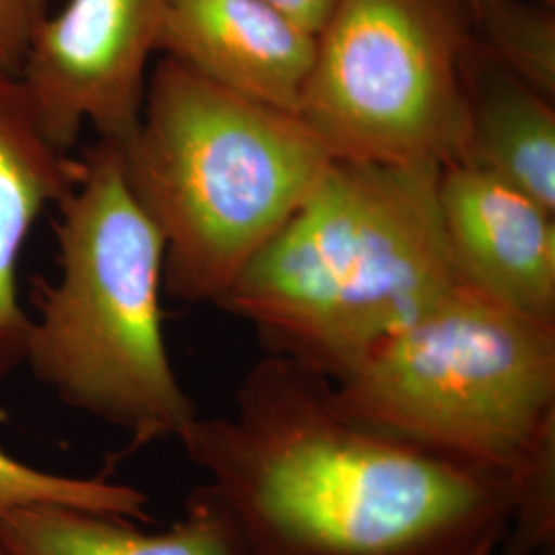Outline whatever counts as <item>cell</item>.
<instances>
[{
	"mask_svg": "<svg viewBox=\"0 0 555 555\" xmlns=\"http://www.w3.org/2000/svg\"><path fill=\"white\" fill-rule=\"evenodd\" d=\"M360 424L518 486L555 455V323L456 284L334 383Z\"/></svg>",
	"mask_w": 555,
	"mask_h": 555,
	"instance_id": "5b68a950",
	"label": "cell"
},
{
	"mask_svg": "<svg viewBox=\"0 0 555 555\" xmlns=\"http://www.w3.org/2000/svg\"><path fill=\"white\" fill-rule=\"evenodd\" d=\"M70 506L132 522L149 520V498L139 488L105 477H70L34 469L0 449V513L23 506Z\"/></svg>",
	"mask_w": 555,
	"mask_h": 555,
	"instance_id": "5bb4252c",
	"label": "cell"
},
{
	"mask_svg": "<svg viewBox=\"0 0 555 555\" xmlns=\"http://www.w3.org/2000/svg\"><path fill=\"white\" fill-rule=\"evenodd\" d=\"M467 134L456 165L498 179L555 212V103L472 40L463 59ZM453 165V163H451Z\"/></svg>",
	"mask_w": 555,
	"mask_h": 555,
	"instance_id": "8fae6325",
	"label": "cell"
},
{
	"mask_svg": "<svg viewBox=\"0 0 555 555\" xmlns=\"http://www.w3.org/2000/svg\"><path fill=\"white\" fill-rule=\"evenodd\" d=\"M59 204L60 280H36L25 364L60 401L144 447L179 438L199 416L163 334V241L121 173L119 149L85 151Z\"/></svg>",
	"mask_w": 555,
	"mask_h": 555,
	"instance_id": "277c9868",
	"label": "cell"
},
{
	"mask_svg": "<svg viewBox=\"0 0 555 555\" xmlns=\"http://www.w3.org/2000/svg\"><path fill=\"white\" fill-rule=\"evenodd\" d=\"M467 0H336L297 116L332 160L451 165L467 134Z\"/></svg>",
	"mask_w": 555,
	"mask_h": 555,
	"instance_id": "8992f818",
	"label": "cell"
},
{
	"mask_svg": "<svg viewBox=\"0 0 555 555\" xmlns=\"http://www.w3.org/2000/svg\"><path fill=\"white\" fill-rule=\"evenodd\" d=\"M498 545H486V547H481V550H477L474 555H494L496 554Z\"/></svg>",
	"mask_w": 555,
	"mask_h": 555,
	"instance_id": "e0dca14e",
	"label": "cell"
},
{
	"mask_svg": "<svg viewBox=\"0 0 555 555\" xmlns=\"http://www.w3.org/2000/svg\"><path fill=\"white\" fill-rule=\"evenodd\" d=\"M537 555H555V545H550V547H545V550H541Z\"/></svg>",
	"mask_w": 555,
	"mask_h": 555,
	"instance_id": "ac0fdd59",
	"label": "cell"
},
{
	"mask_svg": "<svg viewBox=\"0 0 555 555\" xmlns=\"http://www.w3.org/2000/svg\"><path fill=\"white\" fill-rule=\"evenodd\" d=\"M477 46L555 103V11L543 0H467Z\"/></svg>",
	"mask_w": 555,
	"mask_h": 555,
	"instance_id": "4fadbf2b",
	"label": "cell"
},
{
	"mask_svg": "<svg viewBox=\"0 0 555 555\" xmlns=\"http://www.w3.org/2000/svg\"><path fill=\"white\" fill-rule=\"evenodd\" d=\"M159 54L222 89L297 116L315 34L266 0H167Z\"/></svg>",
	"mask_w": 555,
	"mask_h": 555,
	"instance_id": "9c48e42d",
	"label": "cell"
},
{
	"mask_svg": "<svg viewBox=\"0 0 555 555\" xmlns=\"http://www.w3.org/2000/svg\"><path fill=\"white\" fill-rule=\"evenodd\" d=\"M50 17V0H0V68L20 77L29 46Z\"/></svg>",
	"mask_w": 555,
	"mask_h": 555,
	"instance_id": "9a60e30c",
	"label": "cell"
},
{
	"mask_svg": "<svg viewBox=\"0 0 555 555\" xmlns=\"http://www.w3.org/2000/svg\"><path fill=\"white\" fill-rule=\"evenodd\" d=\"M245 555H474L500 545L515 486L346 416L334 383L268 354L231 416L179 435Z\"/></svg>",
	"mask_w": 555,
	"mask_h": 555,
	"instance_id": "6da1fadb",
	"label": "cell"
},
{
	"mask_svg": "<svg viewBox=\"0 0 555 555\" xmlns=\"http://www.w3.org/2000/svg\"><path fill=\"white\" fill-rule=\"evenodd\" d=\"M438 208L461 284L555 323V212L456 163L440 167Z\"/></svg>",
	"mask_w": 555,
	"mask_h": 555,
	"instance_id": "ba28073f",
	"label": "cell"
},
{
	"mask_svg": "<svg viewBox=\"0 0 555 555\" xmlns=\"http://www.w3.org/2000/svg\"><path fill=\"white\" fill-rule=\"evenodd\" d=\"M266 2L276 7L280 13L291 17L300 27L313 31L315 36L336 4V0H266Z\"/></svg>",
	"mask_w": 555,
	"mask_h": 555,
	"instance_id": "2e32d148",
	"label": "cell"
},
{
	"mask_svg": "<svg viewBox=\"0 0 555 555\" xmlns=\"http://www.w3.org/2000/svg\"><path fill=\"white\" fill-rule=\"evenodd\" d=\"M167 0H68L43 21L20 79L50 142L68 153L85 126L126 144L139 128Z\"/></svg>",
	"mask_w": 555,
	"mask_h": 555,
	"instance_id": "52a82bcc",
	"label": "cell"
},
{
	"mask_svg": "<svg viewBox=\"0 0 555 555\" xmlns=\"http://www.w3.org/2000/svg\"><path fill=\"white\" fill-rule=\"evenodd\" d=\"M121 173L163 241V293L219 305L332 159L295 114L160 56Z\"/></svg>",
	"mask_w": 555,
	"mask_h": 555,
	"instance_id": "3957f363",
	"label": "cell"
},
{
	"mask_svg": "<svg viewBox=\"0 0 555 555\" xmlns=\"http://www.w3.org/2000/svg\"><path fill=\"white\" fill-rule=\"evenodd\" d=\"M543 2H552V4H555V0H543Z\"/></svg>",
	"mask_w": 555,
	"mask_h": 555,
	"instance_id": "d6986e66",
	"label": "cell"
},
{
	"mask_svg": "<svg viewBox=\"0 0 555 555\" xmlns=\"http://www.w3.org/2000/svg\"><path fill=\"white\" fill-rule=\"evenodd\" d=\"M4 555H245L237 531L204 483L183 516L163 533H142L132 520L70 506H23L0 513Z\"/></svg>",
	"mask_w": 555,
	"mask_h": 555,
	"instance_id": "7c38bea8",
	"label": "cell"
},
{
	"mask_svg": "<svg viewBox=\"0 0 555 555\" xmlns=\"http://www.w3.org/2000/svg\"><path fill=\"white\" fill-rule=\"evenodd\" d=\"M82 173L56 149L20 77L0 68V378L25 364L31 321L17 297L21 251L46 204L59 206Z\"/></svg>",
	"mask_w": 555,
	"mask_h": 555,
	"instance_id": "30bf717a",
	"label": "cell"
},
{
	"mask_svg": "<svg viewBox=\"0 0 555 555\" xmlns=\"http://www.w3.org/2000/svg\"><path fill=\"white\" fill-rule=\"evenodd\" d=\"M437 165L332 160L220 298L272 357L336 383L459 282Z\"/></svg>",
	"mask_w": 555,
	"mask_h": 555,
	"instance_id": "7a4b0ae2",
	"label": "cell"
},
{
	"mask_svg": "<svg viewBox=\"0 0 555 555\" xmlns=\"http://www.w3.org/2000/svg\"><path fill=\"white\" fill-rule=\"evenodd\" d=\"M0 555H4V554H2V552H0Z\"/></svg>",
	"mask_w": 555,
	"mask_h": 555,
	"instance_id": "ffe728a7",
	"label": "cell"
}]
</instances>
